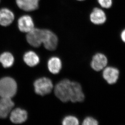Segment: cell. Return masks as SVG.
<instances>
[{
    "mask_svg": "<svg viewBox=\"0 0 125 125\" xmlns=\"http://www.w3.org/2000/svg\"><path fill=\"white\" fill-rule=\"evenodd\" d=\"M17 85L15 81L10 77L0 79V96L12 98L16 93Z\"/></svg>",
    "mask_w": 125,
    "mask_h": 125,
    "instance_id": "cell-1",
    "label": "cell"
},
{
    "mask_svg": "<svg viewBox=\"0 0 125 125\" xmlns=\"http://www.w3.org/2000/svg\"><path fill=\"white\" fill-rule=\"evenodd\" d=\"M72 82L65 79L57 84L54 88V94L60 100L66 103L70 101L72 92Z\"/></svg>",
    "mask_w": 125,
    "mask_h": 125,
    "instance_id": "cell-2",
    "label": "cell"
},
{
    "mask_svg": "<svg viewBox=\"0 0 125 125\" xmlns=\"http://www.w3.org/2000/svg\"><path fill=\"white\" fill-rule=\"evenodd\" d=\"M34 86L36 93L43 96L50 93L53 88V84L49 78L42 77L35 82Z\"/></svg>",
    "mask_w": 125,
    "mask_h": 125,
    "instance_id": "cell-3",
    "label": "cell"
},
{
    "mask_svg": "<svg viewBox=\"0 0 125 125\" xmlns=\"http://www.w3.org/2000/svg\"><path fill=\"white\" fill-rule=\"evenodd\" d=\"M44 29L35 28L27 33L26 40L30 45L35 47H39L42 44Z\"/></svg>",
    "mask_w": 125,
    "mask_h": 125,
    "instance_id": "cell-4",
    "label": "cell"
},
{
    "mask_svg": "<svg viewBox=\"0 0 125 125\" xmlns=\"http://www.w3.org/2000/svg\"><path fill=\"white\" fill-rule=\"evenodd\" d=\"M15 15L13 11L8 7H0V26L6 28L10 26L13 22Z\"/></svg>",
    "mask_w": 125,
    "mask_h": 125,
    "instance_id": "cell-5",
    "label": "cell"
},
{
    "mask_svg": "<svg viewBox=\"0 0 125 125\" xmlns=\"http://www.w3.org/2000/svg\"><path fill=\"white\" fill-rule=\"evenodd\" d=\"M58 42V37L53 32L49 30L44 29L42 43L45 48L50 51L54 50L57 48Z\"/></svg>",
    "mask_w": 125,
    "mask_h": 125,
    "instance_id": "cell-6",
    "label": "cell"
},
{
    "mask_svg": "<svg viewBox=\"0 0 125 125\" xmlns=\"http://www.w3.org/2000/svg\"><path fill=\"white\" fill-rule=\"evenodd\" d=\"M108 63V60L106 56L104 53H97L92 57L90 64L94 71L100 72L107 66Z\"/></svg>",
    "mask_w": 125,
    "mask_h": 125,
    "instance_id": "cell-7",
    "label": "cell"
},
{
    "mask_svg": "<svg viewBox=\"0 0 125 125\" xmlns=\"http://www.w3.org/2000/svg\"><path fill=\"white\" fill-rule=\"evenodd\" d=\"M103 78L109 85H113L117 83L119 76V71L114 66H107L103 70Z\"/></svg>",
    "mask_w": 125,
    "mask_h": 125,
    "instance_id": "cell-8",
    "label": "cell"
},
{
    "mask_svg": "<svg viewBox=\"0 0 125 125\" xmlns=\"http://www.w3.org/2000/svg\"><path fill=\"white\" fill-rule=\"evenodd\" d=\"M17 24L19 31L24 33H28L35 28L33 19L31 16L27 15L19 18Z\"/></svg>",
    "mask_w": 125,
    "mask_h": 125,
    "instance_id": "cell-9",
    "label": "cell"
},
{
    "mask_svg": "<svg viewBox=\"0 0 125 125\" xmlns=\"http://www.w3.org/2000/svg\"><path fill=\"white\" fill-rule=\"evenodd\" d=\"M71 85L72 92L70 101L74 103L83 101L85 96L80 84L76 82H72Z\"/></svg>",
    "mask_w": 125,
    "mask_h": 125,
    "instance_id": "cell-10",
    "label": "cell"
},
{
    "mask_svg": "<svg viewBox=\"0 0 125 125\" xmlns=\"http://www.w3.org/2000/svg\"><path fill=\"white\" fill-rule=\"evenodd\" d=\"M90 20L95 25H101L105 23L107 20L106 14L101 9L95 8L90 14Z\"/></svg>",
    "mask_w": 125,
    "mask_h": 125,
    "instance_id": "cell-11",
    "label": "cell"
},
{
    "mask_svg": "<svg viewBox=\"0 0 125 125\" xmlns=\"http://www.w3.org/2000/svg\"><path fill=\"white\" fill-rule=\"evenodd\" d=\"M14 106V103L11 98L1 97L0 99V118H6Z\"/></svg>",
    "mask_w": 125,
    "mask_h": 125,
    "instance_id": "cell-12",
    "label": "cell"
},
{
    "mask_svg": "<svg viewBox=\"0 0 125 125\" xmlns=\"http://www.w3.org/2000/svg\"><path fill=\"white\" fill-rule=\"evenodd\" d=\"M40 0H15V3L19 8L28 12L37 10Z\"/></svg>",
    "mask_w": 125,
    "mask_h": 125,
    "instance_id": "cell-13",
    "label": "cell"
},
{
    "mask_svg": "<svg viewBox=\"0 0 125 125\" xmlns=\"http://www.w3.org/2000/svg\"><path fill=\"white\" fill-rule=\"evenodd\" d=\"M10 118L12 123L15 124H22L27 119V112L20 108H17L12 111Z\"/></svg>",
    "mask_w": 125,
    "mask_h": 125,
    "instance_id": "cell-14",
    "label": "cell"
},
{
    "mask_svg": "<svg viewBox=\"0 0 125 125\" xmlns=\"http://www.w3.org/2000/svg\"><path fill=\"white\" fill-rule=\"evenodd\" d=\"M48 66L50 72L54 74L59 73L62 67V62L59 58L53 57L49 60Z\"/></svg>",
    "mask_w": 125,
    "mask_h": 125,
    "instance_id": "cell-15",
    "label": "cell"
},
{
    "mask_svg": "<svg viewBox=\"0 0 125 125\" xmlns=\"http://www.w3.org/2000/svg\"><path fill=\"white\" fill-rule=\"evenodd\" d=\"M23 59L25 63L31 67L36 66L39 62L38 56L32 51H29L26 53L24 55Z\"/></svg>",
    "mask_w": 125,
    "mask_h": 125,
    "instance_id": "cell-16",
    "label": "cell"
},
{
    "mask_svg": "<svg viewBox=\"0 0 125 125\" xmlns=\"http://www.w3.org/2000/svg\"><path fill=\"white\" fill-rule=\"evenodd\" d=\"M14 57L10 52H4L0 56V62L4 68L10 67L14 62Z\"/></svg>",
    "mask_w": 125,
    "mask_h": 125,
    "instance_id": "cell-17",
    "label": "cell"
},
{
    "mask_svg": "<svg viewBox=\"0 0 125 125\" xmlns=\"http://www.w3.org/2000/svg\"><path fill=\"white\" fill-rule=\"evenodd\" d=\"M62 124L64 125H78L79 121L75 116H68L64 119Z\"/></svg>",
    "mask_w": 125,
    "mask_h": 125,
    "instance_id": "cell-18",
    "label": "cell"
},
{
    "mask_svg": "<svg viewBox=\"0 0 125 125\" xmlns=\"http://www.w3.org/2000/svg\"><path fill=\"white\" fill-rule=\"evenodd\" d=\"M100 6L104 9H109L112 6V0H98Z\"/></svg>",
    "mask_w": 125,
    "mask_h": 125,
    "instance_id": "cell-19",
    "label": "cell"
},
{
    "mask_svg": "<svg viewBox=\"0 0 125 125\" xmlns=\"http://www.w3.org/2000/svg\"><path fill=\"white\" fill-rule=\"evenodd\" d=\"M99 124L97 120L91 117H87L83 121V125H98Z\"/></svg>",
    "mask_w": 125,
    "mask_h": 125,
    "instance_id": "cell-20",
    "label": "cell"
},
{
    "mask_svg": "<svg viewBox=\"0 0 125 125\" xmlns=\"http://www.w3.org/2000/svg\"><path fill=\"white\" fill-rule=\"evenodd\" d=\"M121 39L122 41L125 43V29L123 30L120 34Z\"/></svg>",
    "mask_w": 125,
    "mask_h": 125,
    "instance_id": "cell-21",
    "label": "cell"
},
{
    "mask_svg": "<svg viewBox=\"0 0 125 125\" xmlns=\"http://www.w3.org/2000/svg\"><path fill=\"white\" fill-rule=\"evenodd\" d=\"M78 0V1H84V0Z\"/></svg>",
    "mask_w": 125,
    "mask_h": 125,
    "instance_id": "cell-22",
    "label": "cell"
},
{
    "mask_svg": "<svg viewBox=\"0 0 125 125\" xmlns=\"http://www.w3.org/2000/svg\"><path fill=\"white\" fill-rule=\"evenodd\" d=\"M1 1H2V0H0V4L1 3Z\"/></svg>",
    "mask_w": 125,
    "mask_h": 125,
    "instance_id": "cell-23",
    "label": "cell"
}]
</instances>
